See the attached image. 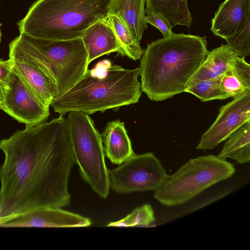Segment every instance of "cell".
I'll use <instances>...</instances> for the list:
<instances>
[{"mask_svg": "<svg viewBox=\"0 0 250 250\" xmlns=\"http://www.w3.org/2000/svg\"><path fill=\"white\" fill-rule=\"evenodd\" d=\"M222 76L200 82L187 88L185 92L194 95L203 102L228 99L229 97L221 86Z\"/></svg>", "mask_w": 250, "mask_h": 250, "instance_id": "cell-22", "label": "cell"}, {"mask_svg": "<svg viewBox=\"0 0 250 250\" xmlns=\"http://www.w3.org/2000/svg\"><path fill=\"white\" fill-rule=\"evenodd\" d=\"M90 219L61 208H43L0 219V227L75 228L90 226Z\"/></svg>", "mask_w": 250, "mask_h": 250, "instance_id": "cell-11", "label": "cell"}, {"mask_svg": "<svg viewBox=\"0 0 250 250\" xmlns=\"http://www.w3.org/2000/svg\"><path fill=\"white\" fill-rule=\"evenodd\" d=\"M108 19L122 48V56L133 61L140 60L144 49L133 36L122 19L115 14H109Z\"/></svg>", "mask_w": 250, "mask_h": 250, "instance_id": "cell-21", "label": "cell"}, {"mask_svg": "<svg viewBox=\"0 0 250 250\" xmlns=\"http://www.w3.org/2000/svg\"><path fill=\"white\" fill-rule=\"evenodd\" d=\"M250 120V90L222 106L210 127L204 133L197 149H211L228 139L245 122Z\"/></svg>", "mask_w": 250, "mask_h": 250, "instance_id": "cell-10", "label": "cell"}, {"mask_svg": "<svg viewBox=\"0 0 250 250\" xmlns=\"http://www.w3.org/2000/svg\"><path fill=\"white\" fill-rule=\"evenodd\" d=\"M0 219L29 210L70 204L69 176L76 160L63 116L26 125L0 141Z\"/></svg>", "mask_w": 250, "mask_h": 250, "instance_id": "cell-1", "label": "cell"}, {"mask_svg": "<svg viewBox=\"0 0 250 250\" xmlns=\"http://www.w3.org/2000/svg\"><path fill=\"white\" fill-rule=\"evenodd\" d=\"M11 42L52 79L57 98L73 87L88 69V55L81 38L52 40L20 33Z\"/></svg>", "mask_w": 250, "mask_h": 250, "instance_id": "cell-5", "label": "cell"}, {"mask_svg": "<svg viewBox=\"0 0 250 250\" xmlns=\"http://www.w3.org/2000/svg\"><path fill=\"white\" fill-rule=\"evenodd\" d=\"M1 24L0 23V44L1 42Z\"/></svg>", "mask_w": 250, "mask_h": 250, "instance_id": "cell-28", "label": "cell"}, {"mask_svg": "<svg viewBox=\"0 0 250 250\" xmlns=\"http://www.w3.org/2000/svg\"><path fill=\"white\" fill-rule=\"evenodd\" d=\"M155 221L154 211L149 204H145L136 208L124 218L116 222H109L107 226L133 227L148 226Z\"/></svg>", "mask_w": 250, "mask_h": 250, "instance_id": "cell-23", "label": "cell"}, {"mask_svg": "<svg viewBox=\"0 0 250 250\" xmlns=\"http://www.w3.org/2000/svg\"><path fill=\"white\" fill-rule=\"evenodd\" d=\"M218 157L230 158L243 164L250 161V120L233 131L228 138Z\"/></svg>", "mask_w": 250, "mask_h": 250, "instance_id": "cell-20", "label": "cell"}, {"mask_svg": "<svg viewBox=\"0 0 250 250\" xmlns=\"http://www.w3.org/2000/svg\"><path fill=\"white\" fill-rule=\"evenodd\" d=\"M82 39L88 55V65L105 54L117 52L122 55L121 46L108 17L89 27Z\"/></svg>", "mask_w": 250, "mask_h": 250, "instance_id": "cell-14", "label": "cell"}, {"mask_svg": "<svg viewBox=\"0 0 250 250\" xmlns=\"http://www.w3.org/2000/svg\"><path fill=\"white\" fill-rule=\"evenodd\" d=\"M102 136L104 154L113 164L119 165L135 154L124 122H109Z\"/></svg>", "mask_w": 250, "mask_h": 250, "instance_id": "cell-15", "label": "cell"}, {"mask_svg": "<svg viewBox=\"0 0 250 250\" xmlns=\"http://www.w3.org/2000/svg\"><path fill=\"white\" fill-rule=\"evenodd\" d=\"M12 68V63L10 59L0 60V83H3L7 79Z\"/></svg>", "mask_w": 250, "mask_h": 250, "instance_id": "cell-26", "label": "cell"}, {"mask_svg": "<svg viewBox=\"0 0 250 250\" xmlns=\"http://www.w3.org/2000/svg\"><path fill=\"white\" fill-rule=\"evenodd\" d=\"M145 13H156L166 18L172 27L180 25L189 28L193 18L187 0H146Z\"/></svg>", "mask_w": 250, "mask_h": 250, "instance_id": "cell-18", "label": "cell"}, {"mask_svg": "<svg viewBox=\"0 0 250 250\" xmlns=\"http://www.w3.org/2000/svg\"><path fill=\"white\" fill-rule=\"evenodd\" d=\"M208 52L206 37L172 33L152 41L140 59L141 90L156 102L185 92Z\"/></svg>", "mask_w": 250, "mask_h": 250, "instance_id": "cell-2", "label": "cell"}, {"mask_svg": "<svg viewBox=\"0 0 250 250\" xmlns=\"http://www.w3.org/2000/svg\"><path fill=\"white\" fill-rule=\"evenodd\" d=\"M237 56L233 48L227 44L208 51L205 60L188 82L187 88L203 81L222 75Z\"/></svg>", "mask_w": 250, "mask_h": 250, "instance_id": "cell-16", "label": "cell"}, {"mask_svg": "<svg viewBox=\"0 0 250 250\" xmlns=\"http://www.w3.org/2000/svg\"><path fill=\"white\" fill-rule=\"evenodd\" d=\"M233 166L215 155L199 156L189 160L172 175L154 198L166 206L183 204L211 186L231 177Z\"/></svg>", "mask_w": 250, "mask_h": 250, "instance_id": "cell-6", "label": "cell"}, {"mask_svg": "<svg viewBox=\"0 0 250 250\" xmlns=\"http://www.w3.org/2000/svg\"><path fill=\"white\" fill-rule=\"evenodd\" d=\"M112 0H37L17 25L20 33L52 40L83 37L108 16Z\"/></svg>", "mask_w": 250, "mask_h": 250, "instance_id": "cell-4", "label": "cell"}, {"mask_svg": "<svg viewBox=\"0 0 250 250\" xmlns=\"http://www.w3.org/2000/svg\"><path fill=\"white\" fill-rule=\"evenodd\" d=\"M4 96V86L2 83H0V104L2 101Z\"/></svg>", "mask_w": 250, "mask_h": 250, "instance_id": "cell-27", "label": "cell"}, {"mask_svg": "<svg viewBox=\"0 0 250 250\" xmlns=\"http://www.w3.org/2000/svg\"><path fill=\"white\" fill-rule=\"evenodd\" d=\"M146 0H112L109 14L118 16L134 38L140 42L147 29L145 20Z\"/></svg>", "mask_w": 250, "mask_h": 250, "instance_id": "cell-17", "label": "cell"}, {"mask_svg": "<svg viewBox=\"0 0 250 250\" xmlns=\"http://www.w3.org/2000/svg\"><path fill=\"white\" fill-rule=\"evenodd\" d=\"M250 22V0H225L211 20V31L225 39L241 30Z\"/></svg>", "mask_w": 250, "mask_h": 250, "instance_id": "cell-13", "label": "cell"}, {"mask_svg": "<svg viewBox=\"0 0 250 250\" xmlns=\"http://www.w3.org/2000/svg\"><path fill=\"white\" fill-rule=\"evenodd\" d=\"M9 47V59L13 68L40 101L49 108L51 103L57 96L56 84L19 47L12 42Z\"/></svg>", "mask_w": 250, "mask_h": 250, "instance_id": "cell-12", "label": "cell"}, {"mask_svg": "<svg viewBox=\"0 0 250 250\" xmlns=\"http://www.w3.org/2000/svg\"><path fill=\"white\" fill-rule=\"evenodd\" d=\"M4 96L0 109L19 123L35 126L43 123L50 115L13 67L2 83Z\"/></svg>", "mask_w": 250, "mask_h": 250, "instance_id": "cell-9", "label": "cell"}, {"mask_svg": "<svg viewBox=\"0 0 250 250\" xmlns=\"http://www.w3.org/2000/svg\"><path fill=\"white\" fill-rule=\"evenodd\" d=\"M69 90L55 99L51 106L60 116L70 111L87 115L137 103L141 95L139 69H126L104 60Z\"/></svg>", "mask_w": 250, "mask_h": 250, "instance_id": "cell-3", "label": "cell"}, {"mask_svg": "<svg viewBox=\"0 0 250 250\" xmlns=\"http://www.w3.org/2000/svg\"><path fill=\"white\" fill-rule=\"evenodd\" d=\"M147 23L154 26L159 29L163 36V38L167 37L173 33V28L170 22L164 17L156 13L147 14L145 17Z\"/></svg>", "mask_w": 250, "mask_h": 250, "instance_id": "cell-25", "label": "cell"}, {"mask_svg": "<svg viewBox=\"0 0 250 250\" xmlns=\"http://www.w3.org/2000/svg\"><path fill=\"white\" fill-rule=\"evenodd\" d=\"M221 86L229 98H236L250 90V64L238 56L222 75Z\"/></svg>", "mask_w": 250, "mask_h": 250, "instance_id": "cell-19", "label": "cell"}, {"mask_svg": "<svg viewBox=\"0 0 250 250\" xmlns=\"http://www.w3.org/2000/svg\"><path fill=\"white\" fill-rule=\"evenodd\" d=\"M110 187L119 193L156 190L169 179L153 153L134 154L114 168L108 169Z\"/></svg>", "mask_w": 250, "mask_h": 250, "instance_id": "cell-8", "label": "cell"}, {"mask_svg": "<svg viewBox=\"0 0 250 250\" xmlns=\"http://www.w3.org/2000/svg\"><path fill=\"white\" fill-rule=\"evenodd\" d=\"M66 120L81 177L98 195L106 198L110 187L102 135L84 113L70 111Z\"/></svg>", "mask_w": 250, "mask_h": 250, "instance_id": "cell-7", "label": "cell"}, {"mask_svg": "<svg viewBox=\"0 0 250 250\" xmlns=\"http://www.w3.org/2000/svg\"><path fill=\"white\" fill-rule=\"evenodd\" d=\"M240 57L250 55V22L240 31L225 39Z\"/></svg>", "mask_w": 250, "mask_h": 250, "instance_id": "cell-24", "label": "cell"}]
</instances>
